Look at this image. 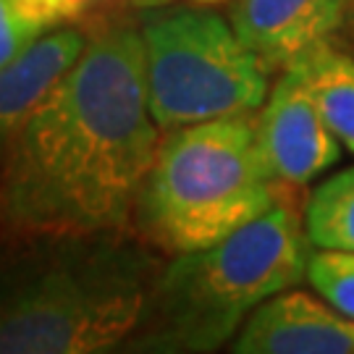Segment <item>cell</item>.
I'll return each mask as SVG.
<instances>
[{
	"label": "cell",
	"instance_id": "1",
	"mask_svg": "<svg viewBox=\"0 0 354 354\" xmlns=\"http://www.w3.org/2000/svg\"><path fill=\"white\" fill-rule=\"evenodd\" d=\"M160 145L142 35L105 24L13 134L0 171V231H134V207Z\"/></svg>",
	"mask_w": 354,
	"mask_h": 354
},
{
	"label": "cell",
	"instance_id": "2",
	"mask_svg": "<svg viewBox=\"0 0 354 354\" xmlns=\"http://www.w3.org/2000/svg\"><path fill=\"white\" fill-rule=\"evenodd\" d=\"M158 273L134 231H0V354L124 349Z\"/></svg>",
	"mask_w": 354,
	"mask_h": 354
},
{
	"label": "cell",
	"instance_id": "3",
	"mask_svg": "<svg viewBox=\"0 0 354 354\" xmlns=\"http://www.w3.org/2000/svg\"><path fill=\"white\" fill-rule=\"evenodd\" d=\"M313 244L289 197L203 250L160 268L129 352L200 354L234 342L260 304L307 279Z\"/></svg>",
	"mask_w": 354,
	"mask_h": 354
},
{
	"label": "cell",
	"instance_id": "4",
	"mask_svg": "<svg viewBox=\"0 0 354 354\" xmlns=\"http://www.w3.org/2000/svg\"><path fill=\"white\" fill-rule=\"evenodd\" d=\"M289 192L263 158L257 113L223 115L160 137L131 228L158 252H192L252 223Z\"/></svg>",
	"mask_w": 354,
	"mask_h": 354
},
{
	"label": "cell",
	"instance_id": "5",
	"mask_svg": "<svg viewBox=\"0 0 354 354\" xmlns=\"http://www.w3.org/2000/svg\"><path fill=\"white\" fill-rule=\"evenodd\" d=\"M140 35L150 113L160 131L263 108L270 71L218 11L150 8Z\"/></svg>",
	"mask_w": 354,
	"mask_h": 354
},
{
	"label": "cell",
	"instance_id": "6",
	"mask_svg": "<svg viewBox=\"0 0 354 354\" xmlns=\"http://www.w3.org/2000/svg\"><path fill=\"white\" fill-rule=\"evenodd\" d=\"M257 142L270 174L291 192L323 176L342 158V142L291 68H283L257 113Z\"/></svg>",
	"mask_w": 354,
	"mask_h": 354
},
{
	"label": "cell",
	"instance_id": "7",
	"mask_svg": "<svg viewBox=\"0 0 354 354\" xmlns=\"http://www.w3.org/2000/svg\"><path fill=\"white\" fill-rule=\"evenodd\" d=\"M236 354H354V320L294 286L270 297L234 336Z\"/></svg>",
	"mask_w": 354,
	"mask_h": 354
},
{
	"label": "cell",
	"instance_id": "8",
	"mask_svg": "<svg viewBox=\"0 0 354 354\" xmlns=\"http://www.w3.org/2000/svg\"><path fill=\"white\" fill-rule=\"evenodd\" d=\"M354 0H231L228 21L268 71L330 39Z\"/></svg>",
	"mask_w": 354,
	"mask_h": 354
},
{
	"label": "cell",
	"instance_id": "9",
	"mask_svg": "<svg viewBox=\"0 0 354 354\" xmlns=\"http://www.w3.org/2000/svg\"><path fill=\"white\" fill-rule=\"evenodd\" d=\"M84 45L87 35L79 26H58L45 32L19 61L0 68V171L29 108L74 64Z\"/></svg>",
	"mask_w": 354,
	"mask_h": 354
},
{
	"label": "cell",
	"instance_id": "10",
	"mask_svg": "<svg viewBox=\"0 0 354 354\" xmlns=\"http://www.w3.org/2000/svg\"><path fill=\"white\" fill-rule=\"evenodd\" d=\"M286 68L302 79L336 140L354 155V55L333 45V39H323Z\"/></svg>",
	"mask_w": 354,
	"mask_h": 354
},
{
	"label": "cell",
	"instance_id": "11",
	"mask_svg": "<svg viewBox=\"0 0 354 354\" xmlns=\"http://www.w3.org/2000/svg\"><path fill=\"white\" fill-rule=\"evenodd\" d=\"M302 218L313 250L354 252V165L317 184Z\"/></svg>",
	"mask_w": 354,
	"mask_h": 354
},
{
	"label": "cell",
	"instance_id": "12",
	"mask_svg": "<svg viewBox=\"0 0 354 354\" xmlns=\"http://www.w3.org/2000/svg\"><path fill=\"white\" fill-rule=\"evenodd\" d=\"M307 281L317 297L354 320V252L313 250L307 263Z\"/></svg>",
	"mask_w": 354,
	"mask_h": 354
},
{
	"label": "cell",
	"instance_id": "13",
	"mask_svg": "<svg viewBox=\"0 0 354 354\" xmlns=\"http://www.w3.org/2000/svg\"><path fill=\"white\" fill-rule=\"evenodd\" d=\"M42 35L21 0H0V68L19 61Z\"/></svg>",
	"mask_w": 354,
	"mask_h": 354
},
{
	"label": "cell",
	"instance_id": "14",
	"mask_svg": "<svg viewBox=\"0 0 354 354\" xmlns=\"http://www.w3.org/2000/svg\"><path fill=\"white\" fill-rule=\"evenodd\" d=\"M29 19L42 29L53 32L58 26H76V21L102 13L121 0H21Z\"/></svg>",
	"mask_w": 354,
	"mask_h": 354
},
{
	"label": "cell",
	"instance_id": "15",
	"mask_svg": "<svg viewBox=\"0 0 354 354\" xmlns=\"http://www.w3.org/2000/svg\"><path fill=\"white\" fill-rule=\"evenodd\" d=\"M142 8H168V6H178V3H187V6H221V3H228V0H134Z\"/></svg>",
	"mask_w": 354,
	"mask_h": 354
}]
</instances>
